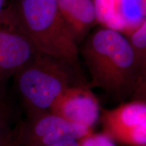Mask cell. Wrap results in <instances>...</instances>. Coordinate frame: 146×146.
Instances as JSON below:
<instances>
[{
	"instance_id": "1",
	"label": "cell",
	"mask_w": 146,
	"mask_h": 146,
	"mask_svg": "<svg viewBox=\"0 0 146 146\" xmlns=\"http://www.w3.org/2000/svg\"><path fill=\"white\" fill-rule=\"evenodd\" d=\"M91 76L89 88L97 87L114 99L145 101V82L139 75L133 50L126 36L99 27L78 49Z\"/></svg>"
},
{
	"instance_id": "2",
	"label": "cell",
	"mask_w": 146,
	"mask_h": 146,
	"mask_svg": "<svg viewBox=\"0 0 146 146\" xmlns=\"http://www.w3.org/2000/svg\"><path fill=\"white\" fill-rule=\"evenodd\" d=\"M0 25L15 29L39 52L77 65L78 47L64 21L57 0H12Z\"/></svg>"
},
{
	"instance_id": "3",
	"label": "cell",
	"mask_w": 146,
	"mask_h": 146,
	"mask_svg": "<svg viewBox=\"0 0 146 146\" xmlns=\"http://www.w3.org/2000/svg\"><path fill=\"white\" fill-rule=\"evenodd\" d=\"M12 78L27 117L50 112L65 89L83 84L77 65L40 52Z\"/></svg>"
},
{
	"instance_id": "4",
	"label": "cell",
	"mask_w": 146,
	"mask_h": 146,
	"mask_svg": "<svg viewBox=\"0 0 146 146\" xmlns=\"http://www.w3.org/2000/svg\"><path fill=\"white\" fill-rule=\"evenodd\" d=\"M94 130L48 112L27 117L16 125L12 146H47L78 141Z\"/></svg>"
},
{
	"instance_id": "5",
	"label": "cell",
	"mask_w": 146,
	"mask_h": 146,
	"mask_svg": "<svg viewBox=\"0 0 146 146\" xmlns=\"http://www.w3.org/2000/svg\"><path fill=\"white\" fill-rule=\"evenodd\" d=\"M102 133L116 143L146 146V102L133 100L112 110H101Z\"/></svg>"
},
{
	"instance_id": "6",
	"label": "cell",
	"mask_w": 146,
	"mask_h": 146,
	"mask_svg": "<svg viewBox=\"0 0 146 146\" xmlns=\"http://www.w3.org/2000/svg\"><path fill=\"white\" fill-rule=\"evenodd\" d=\"M50 112L70 123L94 130L100 120L101 108L88 85L82 84L65 89L54 102Z\"/></svg>"
},
{
	"instance_id": "7",
	"label": "cell",
	"mask_w": 146,
	"mask_h": 146,
	"mask_svg": "<svg viewBox=\"0 0 146 146\" xmlns=\"http://www.w3.org/2000/svg\"><path fill=\"white\" fill-rule=\"evenodd\" d=\"M38 52L23 34L0 25V83H8Z\"/></svg>"
},
{
	"instance_id": "8",
	"label": "cell",
	"mask_w": 146,
	"mask_h": 146,
	"mask_svg": "<svg viewBox=\"0 0 146 146\" xmlns=\"http://www.w3.org/2000/svg\"><path fill=\"white\" fill-rule=\"evenodd\" d=\"M64 21L76 44L84 41L97 24L94 0H57Z\"/></svg>"
},
{
	"instance_id": "9",
	"label": "cell",
	"mask_w": 146,
	"mask_h": 146,
	"mask_svg": "<svg viewBox=\"0 0 146 146\" xmlns=\"http://www.w3.org/2000/svg\"><path fill=\"white\" fill-rule=\"evenodd\" d=\"M146 21V0H113L112 16L106 28L126 34Z\"/></svg>"
},
{
	"instance_id": "10",
	"label": "cell",
	"mask_w": 146,
	"mask_h": 146,
	"mask_svg": "<svg viewBox=\"0 0 146 146\" xmlns=\"http://www.w3.org/2000/svg\"><path fill=\"white\" fill-rule=\"evenodd\" d=\"M16 107L7 83H0V146H12Z\"/></svg>"
},
{
	"instance_id": "11",
	"label": "cell",
	"mask_w": 146,
	"mask_h": 146,
	"mask_svg": "<svg viewBox=\"0 0 146 146\" xmlns=\"http://www.w3.org/2000/svg\"><path fill=\"white\" fill-rule=\"evenodd\" d=\"M134 55L135 61L141 81H146V21L131 31L123 34Z\"/></svg>"
},
{
	"instance_id": "12",
	"label": "cell",
	"mask_w": 146,
	"mask_h": 146,
	"mask_svg": "<svg viewBox=\"0 0 146 146\" xmlns=\"http://www.w3.org/2000/svg\"><path fill=\"white\" fill-rule=\"evenodd\" d=\"M78 146H118L114 141L103 133H88L78 140Z\"/></svg>"
},
{
	"instance_id": "13",
	"label": "cell",
	"mask_w": 146,
	"mask_h": 146,
	"mask_svg": "<svg viewBox=\"0 0 146 146\" xmlns=\"http://www.w3.org/2000/svg\"><path fill=\"white\" fill-rule=\"evenodd\" d=\"M47 146H78V141H67Z\"/></svg>"
},
{
	"instance_id": "14",
	"label": "cell",
	"mask_w": 146,
	"mask_h": 146,
	"mask_svg": "<svg viewBox=\"0 0 146 146\" xmlns=\"http://www.w3.org/2000/svg\"><path fill=\"white\" fill-rule=\"evenodd\" d=\"M5 3H6V0H0V16H1L3 9L5 8Z\"/></svg>"
}]
</instances>
